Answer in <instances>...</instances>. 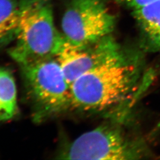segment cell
Returning a JSON list of instances; mask_svg holds the SVG:
<instances>
[{"instance_id":"obj_10","label":"cell","mask_w":160,"mask_h":160,"mask_svg":"<svg viewBox=\"0 0 160 160\" xmlns=\"http://www.w3.org/2000/svg\"><path fill=\"white\" fill-rule=\"evenodd\" d=\"M122 3L131 8L133 10H135L142 8L143 7L148 6L155 2L159 0H119Z\"/></svg>"},{"instance_id":"obj_6","label":"cell","mask_w":160,"mask_h":160,"mask_svg":"<svg viewBox=\"0 0 160 160\" xmlns=\"http://www.w3.org/2000/svg\"><path fill=\"white\" fill-rule=\"evenodd\" d=\"M125 51L112 34L88 46L74 45L65 39L55 58L71 85L81 75Z\"/></svg>"},{"instance_id":"obj_1","label":"cell","mask_w":160,"mask_h":160,"mask_svg":"<svg viewBox=\"0 0 160 160\" xmlns=\"http://www.w3.org/2000/svg\"><path fill=\"white\" fill-rule=\"evenodd\" d=\"M149 80L141 55L126 50L70 85V109L87 113L115 112L142 94Z\"/></svg>"},{"instance_id":"obj_9","label":"cell","mask_w":160,"mask_h":160,"mask_svg":"<svg viewBox=\"0 0 160 160\" xmlns=\"http://www.w3.org/2000/svg\"><path fill=\"white\" fill-rule=\"evenodd\" d=\"M17 88L12 72L0 67V121L10 120L18 112Z\"/></svg>"},{"instance_id":"obj_8","label":"cell","mask_w":160,"mask_h":160,"mask_svg":"<svg viewBox=\"0 0 160 160\" xmlns=\"http://www.w3.org/2000/svg\"><path fill=\"white\" fill-rule=\"evenodd\" d=\"M21 6L22 0H0V47L16 39Z\"/></svg>"},{"instance_id":"obj_4","label":"cell","mask_w":160,"mask_h":160,"mask_svg":"<svg viewBox=\"0 0 160 160\" xmlns=\"http://www.w3.org/2000/svg\"><path fill=\"white\" fill-rule=\"evenodd\" d=\"M20 66L35 122H42L70 109V85L55 57Z\"/></svg>"},{"instance_id":"obj_3","label":"cell","mask_w":160,"mask_h":160,"mask_svg":"<svg viewBox=\"0 0 160 160\" xmlns=\"http://www.w3.org/2000/svg\"><path fill=\"white\" fill-rule=\"evenodd\" d=\"M15 40L9 52L19 65L56 57L65 38L55 26L49 0H22Z\"/></svg>"},{"instance_id":"obj_2","label":"cell","mask_w":160,"mask_h":160,"mask_svg":"<svg viewBox=\"0 0 160 160\" xmlns=\"http://www.w3.org/2000/svg\"><path fill=\"white\" fill-rule=\"evenodd\" d=\"M120 114L112 120L87 132L65 145L58 159L68 160H141L151 152L143 137L129 131Z\"/></svg>"},{"instance_id":"obj_5","label":"cell","mask_w":160,"mask_h":160,"mask_svg":"<svg viewBox=\"0 0 160 160\" xmlns=\"http://www.w3.org/2000/svg\"><path fill=\"white\" fill-rule=\"evenodd\" d=\"M115 17L103 0H70L61 20L62 33L77 46L92 45L110 35Z\"/></svg>"},{"instance_id":"obj_7","label":"cell","mask_w":160,"mask_h":160,"mask_svg":"<svg viewBox=\"0 0 160 160\" xmlns=\"http://www.w3.org/2000/svg\"><path fill=\"white\" fill-rule=\"evenodd\" d=\"M142 38L143 49L160 55V0L133 10Z\"/></svg>"}]
</instances>
